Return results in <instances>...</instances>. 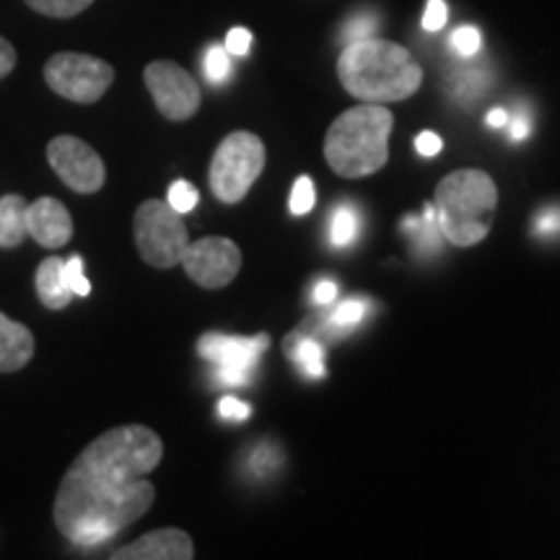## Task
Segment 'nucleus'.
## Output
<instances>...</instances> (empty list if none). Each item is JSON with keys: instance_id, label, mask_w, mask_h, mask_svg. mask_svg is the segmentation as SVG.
<instances>
[{"instance_id": "72a5a7b5", "label": "nucleus", "mask_w": 560, "mask_h": 560, "mask_svg": "<svg viewBox=\"0 0 560 560\" xmlns=\"http://www.w3.org/2000/svg\"><path fill=\"white\" fill-rule=\"evenodd\" d=\"M312 296H314V304H319V306L332 304V301L338 299V285H335L332 280H322V283L314 285Z\"/></svg>"}, {"instance_id": "f257e3e1", "label": "nucleus", "mask_w": 560, "mask_h": 560, "mask_svg": "<svg viewBox=\"0 0 560 560\" xmlns=\"http://www.w3.org/2000/svg\"><path fill=\"white\" fill-rule=\"evenodd\" d=\"M164 444L149 425L104 431L62 475L55 495V524L68 542L96 548L136 524L156 499L145 475L159 467Z\"/></svg>"}, {"instance_id": "e433bc0d", "label": "nucleus", "mask_w": 560, "mask_h": 560, "mask_svg": "<svg viewBox=\"0 0 560 560\" xmlns=\"http://www.w3.org/2000/svg\"><path fill=\"white\" fill-rule=\"evenodd\" d=\"M486 122H488V128H506V125H509V112L501 109V107L490 109L488 117H486Z\"/></svg>"}, {"instance_id": "cd10ccee", "label": "nucleus", "mask_w": 560, "mask_h": 560, "mask_svg": "<svg viewBox=\"0 0 560 560\" xmlns=\"http://www.w3.org/2000/svg\"><path fill=\"white\" fill-rule=\"evenodd\" d=\"M537 236H558L560 234V206H548L535 221Z\"/></svg>"}, {"instance_id": "9b49d317", "label": "nucleus", "mask_w": 560, "mask_h": 560, "mask_svg": "<svg viewBox=\"0 0 560 560\" xmlns=\"http://www.w3.org/2000/svg\"><path fill=\"white\" fill-rule=\"evenodd\" d=\"M179 265L200 289H226L242 270V249L226 236H206L187 244Z\"/></svg>"}, {"instance_id": "6e6552de", "label": "nucleus", "mask_w": 560, "mask_h": 560, "mask_svg": "<svg viewBox=\"0 0 560 560\" xmlns=\"http://www.w3.org/2000/svg\"><path fill=\"white\" fill-rule=\"evenodd\" d=\"M268 335L242 338V335L206 332L198 340L200 359L213 363V380L219 387H247L260 355L268 350Z\"/></svg>"}, {"instance_id": "b1692460", "label": "nucleus", "mask_w": 560, "mask_h": 560, "mask_svg": "<svg viewBox=\"0 0 560 560\" xmlns=\"http://www.w3.org/2000/svg\"><path fill=\"white\" fill-rule=\"evenodd\" d=\"M450 45L454 52L462 55V58H472V55L482 47V34L480 30H475V26H459V30L452 34Z\"/></svg>"}, {"instance_id": "a211bd4d", "label": "nucleus", "mask_w": 560, "mask_h": 560, "mask_svg": "<svg viewBox=\"0 0 560 560\" xmlns=\"http://www.w3.org/2000/svg\"><path fill=\"white\" fill-rule=\"evenodd\" d=\"M402 226L408 231L410 240L416 242L420 255H436L441 249V240H444V234H441L436 223V208L433 206H425L423 219H418V215H408Z\"/></svg>"}, {"instance_id": "ddd939ff", "label": "nucleus", "mask_w": 560, "mask_h": 560, "mask_svg": "<svg viewBox=\"0 0 560 560\" xmlns=\"http://www.w3.org/2000/svg\"><path fill=\"white\" fill-rule=\"evenodd\" d=\"M26 231L45 249H60L73 236V219L58 198H39L26 206Z\"/></svg>"}, {"instance_id": "f03ea898", "label": "nucleus", "mask_w": 560, "mask_h": 560, "mask_svg": "<svg viewBox=\"0 0 560 560\" xmlns=\"http://www.w3.org/2000/svg\"><path fill=\"white\" fill-rule=\"evenodd\" d=\"M342 89L359 102L389 104L410 100L423 83V68L408 47L397 42L366 37L350 42L338 58Z\"/></svg>"}, {"instance_id": "7c9ffc66", "label": "nucleus", "mask_w": 560, "mask_h": 560, "mask_svg": "<svg viewBox=\"0 0 560 560\" xmlns=\"http://www.w3.org/2000/svg\"><path fill=\"white\" fill-rule=\"evenodd\" d=\"M219 416L226 420H247L252 416V408L247 402L236 400V397H221Z\"/></svg>"}, {"instance_id": "473e14b6", "label": "nucleus", "mask_w": 560, "mask_h": 560, "mask_svg": "<svg viewBox=\"0 0 560 560\" xmlns=\"http://www.w3.org/2000/svg\"><path fill=\"white\" fill-rule=\"evenodd\" d=\"M13 68H16V50H13L9 39L0 37V81H3Z\"/></svg>"}, {"instance_id": "f8f14e48", "label": "nucleus", "mask_w": 560, "mask_h": 560, "mask_svg": "<svg viewBox=\"0 0 560 560\" xmlns=\"http://www.w3.org/2000/svg\"><path fill=\"white\" fill-rule=\"evenodd\" d=\"M195 545L185 529L164 527L112 552V560H192Z\"/></svg>"}, {"instance_id": "4be33fe9", "label": "nucleus", "mask_w": 560, "mask_h": 560, "mask_svg": "<svg viewBox=\"0 0 560 560\" xmlns=\"http://www.w3.org/2000/svg\"><path fill=\"white\" fill-rule=\"evenodd\" d=\"M206 79L215 86L226 83L231 79V55L226 47L213 45L206 52Z\"/></svg>"}, {"instance_id": "0eeeda50", "label": "nucleus", "mask_w": 560, "mask_h": 560, "mask_svg": "<svg viewBox=\"0 0 560 560\" xmlns=\"http://www.w3.org/2000/svg\"><path fill=\"white\" fill-rule=\"evenodd\" d=\"M45 81L55 94L75 104L100 102L115 81V68L94 55L58 52L47 60Z\"/></svg>"}, {"instance_id": "bb28decb", "label": "nucleus", "mask_w": 560, "mask_h": 560, "mask_svg": "<svg viewBox=\"0 0 560 560\" xmlns=\"http://www.w3.org/2000/svg\"><path fill=\"white\" fill-rule=\"evenodd\" d=\"M374 32H376V19L369 16V13H361V16L348 21L346 30H342V39H346V45H350V42L374 37Z\"/></svg>"}, {"instance_id": "2eb2a0df", "label": "nucleus", "mask_w": 560, "mask_h": 560, "mask_svg": "<svg viewBox=\"0 0 560 560\" xmlns=\"http://www.w3.org/2000/svg\"><path fill=\"white\" fill-rule=\"evenodd\" d=\"M283 353L289 355V361L304 376H312V380L325 376V348H322V342L314 335L306 332V327H299V330L285 335Z\"/></svg>"}, {"instance_id": "c85d7f7f", "label": "nucleus", "mask_w": 560, "mask_h": 560, "mask_svg": "<svg viewBox=\"0 0 560 560\" xmlns=\"http://www.w3.org/2000/svg\"><path fill=\"white\" fill-rule=\"evenodd\" d=\"M446 16H450V13H446L444 0H429V3H425V13H423V30L425 32L444 30Z\"/></svg>"}, {"instance_id": "423d86ee", "label": "nucleus", "mask_w": 560, "mask_h": 560, "mask_svg": "<svg viewBox=\"0 0 560 560\" xmlns=\"http://www.w3.org/2000/svg\"><path fill=\"white\" fill-rule=\"evenodd\" d=\"M132 234H136V247L151 268L170 270L182 262L190 234H187L182 213H177L170 202L145 200L136 210L132 219Z\"/></svg>"}, {"instance_id": "20e7f679", "label": "nucleus", "mask_w": 560, "mask_h": 560, "mask_svg": "<svg viewBox=\"0 0 560 560\" xmlns=\"http://www.w3.org/2000/svg\"><path fill=\"white\" fill-rule=\"evenodd\" d=\"M436 223L454 247H475L493 229L499 208V187L490 174L480 170H459L446 174L433 192Z\"/></svg>"}, {"instance_id": "4468645a", "label": "nucleus", "mask_w": 560, "mask_h": 560, "mask_svg": "<svg viewBox=\"0 0 560 560\" xmlns=\"http://www.w3.org/2000/svg\"><path fill=\"white\" fill-rule=\"evenodd\" d=\"M34 355V335L26 325L0 312V374L24 369Z\"/></svg>"}, {"instance_id": "aec40b11", "label": "nucleus", "mask_w": 560, "mask_h": 560, "mask_svg": "<svg viewBox=\"0 0 560 560\" xmlns=\"http://www.w3.org/2000/svg\"><path fill=\"white\" fill-rule=\"evenodd\" d=\"M355 236H359V210L350 202H342L332 213L330 240L335 247H348V244L355 242Z\"/></svg>"}, {"instance_id": "5701e85b", "label": "nucleus", "mask_w": 560, "mask_h": 560, "mask_svg": "<svg viewBox=\"0 0 560 560\" xmlns=\"http://www.w3.org/2000/svg\"><path fill=\"white\" fill-rule=\"evenodd\" d=\"M198 200H200V192L195 190L190 182H185V179L174 182V185L170 187V198H166V202H170V206L182 215L190 213V210L198 206Z\"/></svg>"}, {"instance_id": "39448f33", "label": "nucleus", "mask_w": 560, "mask_h": 560, "mask_svg": "<svg viewBox=\"0 0 560 560\" xmlns=\"http://www.w3.org/2000/svg\"><path fill=\"white\" fill-rule=\"evenodd\" d=\"M265 170V143L255 132L236 130L221 140L210 161V190L221 202H242Z\"/></svg>"}, {"instance_id": "6ab92c4d", "label": "nucleus", "mask_w": 560, "mask_h": 560, "mask_svg": "<svg viewBox=\"0 0 560 560\" xmlns=\"http://www.w3.org/2000/svg\"><path fill=\"white\" fill-rule=\"evenodd\" d=\"M366 314H369L366 301L348 299L342 301L338 310L330 312V317L322 322V330H325V335H330V338H338V335H346L353 330V327H359Z\"/></svg>"}, {"instance_id": "dca6fc26", "label": "nucleus", "mask_w": 560, "mask_h": 560, "mask_svg": "<svg viewBox=\"0 0 560 560\" xmlns=\"http://www.w3.org/2000/svg\"><path fill=\"white\" fill-rule=\"evenodd\" d=\"M66 260H60V257H47V260H42V265L37 268V296L42 304L47 306V310H66V306L73 301V291H70L68 280H66Z\"/></svg>"}, {"instance_id": "c756f323", "label": "nucleus", "mask_w": 560, "mask_h": 560, "mask_svg": "<svg viewBox=\"0 0 560 560\" xmlns=\"http://www.w3.org/2000/svg\"><path fill=\"white\" fill-rule=\"evenodd\" d=\"M229 50V55H236V58H244V55L249 52L252 47V32L244 30V26H234L226 34V45H223Z\"/></svg>"}, {"instance_id": "9d476101", "label": "nucleus", "mask_w": 560, "mask_h": 560, "mask_svg": "<svg viewBox=\"0 0 560 560\" xmlns=\"http://www.w3.org/2000/svg\"><path fill=\"white\" fill-rule=\"evenodd\" d=\"M47 161L73 192L94 195L102 190L104 179H107V166L100 153L91 149L86 140L75 136L52 138L47 145Z\"/></svg>"}, {"instance_id": "1a4fd4ad", "label": "nucleus", "mask_w": 560, "mask_h": 560, "mask_svg": "<svg viewBox=\"0 0 560 560\" xmlns=\"http://www.w3.org/2000/svg\"><path fill=\"white\" fill-rule=\"evenodd\" d=\"M145 89L166 120L185 122L200 109V86L185 68L172 60H156L143 70Z\"/></svg>"}, {"instance_id": "2f4dec72", "label": "nucleus", "mask_w": 560, "mask_h": 560, "mask_svg": "<svg viewBox=\"0 0 560 560\" xmlns=\"http://www.w3.org/2000/svg\"><path fill=\"white\" fill-rule=\"evenodd\" d=\"M416 149L420 156H436V153L444 149V140H441V136H436V132L425 130L416 138Z\"/></svg>"}, {"instance_id": "f704fd0d", "label": "nucleus", "mask_w": 560, "mask_h": 560, "mask_svg": "<svg viewBox=\"0 0 560 560\" xmlns=\"http://www.w3.org/2000/svg\"><path fill=\"white\" fill-rule=\"evenodd\" d=\"M529 130H532V125H529L527 115H516L514 120L509 117V132H511V138H514V140H524L529 136Z\"/></svg>"}, {"instance_id": "393cba45", "label": "nucleus", "mask_w": 560, "mask_h": 560, "mask_svg": "<svg viewBox=\"0 0 560 560\" xmlns=\"http://www.w3.org/2000/svg\"><path fill=\"white\" fill-rule=\"evenodd\" d=\"M314 200H317V192H314L312 179L299 177L296 185H293V190H291V213L306 215L314 208Z\"/></svg>"}, {"instance_id": "a878e982", "label": "nucleus", "mask_w": 560, "mask_h": 560, "mask_svg": "<svg viewBox=\"0 0 560 560\" xmlns=\"http://www.w3.org/2000/svg\"><path fill=\"white\" fill-rule=\"evenodd\" d=\"M62 272H66V280H68L70 291H73V296H89L91 283H89V278L83 276V260L79 255L68 257Z\"/></svg>"}, {"instance_id": "c9c22d12", "label": "nucleus", "mask_w": 560, "mask_h": 560, "mask_svg": "<svg viewBox=\"0 0 560 560\" xmlns=\"http://www.w3.org/2000/svg\"><path fill=\"white\" fill-rule=\"evenodd\" d=\"M272 457H278L276 450H272V446H262V450L252 457V467H257V470H272L278 462V459L272 462Z\"/></svg>"}, {"instance_id": "f3484780", "label": "nucleus", "mask_w": 560, "mask_h": 560, "mask_svg": "<svg viewBox=\"0 0 560 560\" xmlns=\"http://www.w3.org/2000/svg\"><path fill=\"white\" fill-rule=\"evenodd\" d=\"M30 236L26 231V200L21 195L0 198V247L13 249Z\"/></svg>"}, {"instance_id": "7ed1b4c3", "label": "nucleus", "mask_w": 560, "mask_h": 560, "mask_svg": "<svg viewBox=\"0 0 560 560\" xmlns=\"http://www.w3.org/2000/svg\"><path fill=\"white\" fill-rule=\"evenodd\" d=\"M395 125L384 104L361 102L346 109L325 136V159L338 177L363 179L384 170L389 159V132Z\"/></svg>"}, {"instance_id": "412c9836", "label": "nucleus", "mask_w": 560, "mask_h": 560, "mask_svg": "<svg viewBox=\"0 0 560 560\" xmlns=\"http://www.w3.org/2000/svg\"><path fill=\"white\" fill-rule=\"evenodd\" d=\"M94 0H26L32 11L42 13V16L52 19H73L81 11H86Z\"/></svg>"}]
</instances>
